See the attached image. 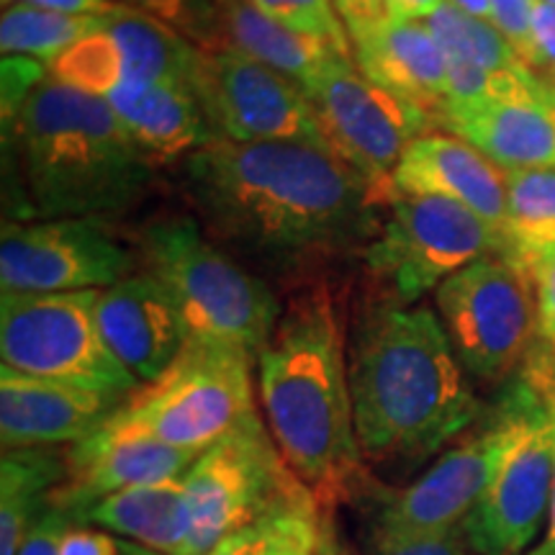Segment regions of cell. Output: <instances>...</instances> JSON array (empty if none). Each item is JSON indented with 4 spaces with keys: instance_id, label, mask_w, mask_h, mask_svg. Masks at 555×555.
<instances>
[{
    "instance_id": "277c9868",
    "label": "cell",
    "mask_w": 555,
    "mask_h": 555,
    "mask_svg": "<svg viewBox=\"0 0 555 555\" xmlns=\"http://www.w3.org/2000/svg\"><path fill=\"white\" fill-rule=\"evenodd\" d=\"M258 393L283 461L330 515L358 489L363 455L339 307L324 281L301 286L283 307L258 356Z\"/></svg>"
},
{
    "instance_id": "7dc6e473",
    "label": "cell",
    "mask_w": 555,
    "mask_h": 555,
    "mask_svg": "<svg viewBox=\"0 0 555 555\" xmlns=\"http://www.w3.org/2000/svg\"><path fill=\"white\" fill-rule=\"evenodd\" d=\"M322 555H337V547H335V543H332V538H327V540H324Z\"/></svg>"
},
{
    "instance_id": "d6a6232c",
    "label": "cell",
    "mask_w": 555,
    "mask_h": 555,
    "mask_svg": "<svg viewBox=\"0 0 555 555\" xmlns=\"http://www.w3.org/2000/svg\"><path fill=\"white\" fill-rule=\"evenodd\" d=\"M253 5H258L266 16L288 29L327 41L347 57L352 54L350 34H347L335 0H253Z\"/></svg>"
},
{
    "instance_id": "83f0119b",
    "label": "cell",
    "mask_w": 555,
    "mask_h": 555,
    "mask_svg": "<svg viewBox=\"0 0 555 555\" xmlns=\"http://www.w3.org/2000/svg\"><path fill=\"white\" fill-rule=\"evenodd\" d=\"M506 240L512 258L527 260L555 247V170H504Z\"/></svg>"
},
{
    "instance_id": "7bdbcfd3",
    "label": "cell",
    "mask_w": 555,
    "mask_h": 555,
    "mask_svg": "<svg viewBox=\"0 0 555 555\" xmlns=\"http://www.w3.org/2000/svg\"><path fill=\"white\" fill-rule=\"evenodd\" d=\"M446 0H388V13L404 21H427Z\"/></svg>"
},
{
    "instance_id": "681fc988",
    "label": "cell",
    "mask_w": 555,
    "mask_h": 555,
    "mask_svg": "<svg viewBox=\"0 0 555 555\" xmlns=\"http://www.w3.org/2000/svg\"><path fill=\"white\" fill-rule=\"evenodd\" d=\"M551 86H553V82H551ZM553 88H555V86H553Z\"/></svg>"
},
{
    "instance_id": "30bf717a",
    "label": "cell",
    "mask_w": 555,
    "mask_h": 555,
    "mask_svg": "<svg viewBox=\"0 0 555 555\" xmlns=\"http://www.w3.org/2000/svg\"><path fill=\"white\" fill-rule=\"evenodd\" d=\"M525 399L527 378L519 371L466 435L457 437L416 481L378 506L371 538L435 535L466 522L515 440Z\"/></svg>"
},
{
    "instance_id": "b9f144b4",
    "label": "cell",
    "mask_w": 555,
    "mask_h": 555,
    "mask_svg": "<svg viewBox=\"0 0 555 555\" xmlns=\"http://www.w3.org/2000/svg\"><path fill=\"white\" fill-rule=\"evenodd\" d=\"M26 3L37 9L67 13V16H108L119 9V0H3V5Z\"/></svg>"
},
{
    "instance_id": "f1b7e54d",
    "label": "cell",
    "mask_w": 555,
    "mask_h": 555,
    "mask_svg": "<svg viewBox=\"0 0 555 555\" xmlns=\"http://www.w3.org/2000/svg\"><path fill=\"white\" fill-rule=\"evenodd\" d=\"M103 16H67L37 5H3L0 16V50L3 57H26L50 65L75 41L99 31Z\"/></svg>"
},
{
    "instance_id": "d590c367",
    "label": "cell",
    "mask_w": 555,
    "mask_h": 555,
    "mask_svg": "<svg viewBox=\"0 0 555 555\" xmlns=\"http://www.w3.org/2000/svg\"><path fill=\"white\" fill-rule=\"evenodd\" d=\"M494 24L515 44L535 73H540L535 39H532V0H489Z\"/></svg>"
},
{
    "instance_id": "603a6c76",
    "label": "cell",
    "mask_w": 555,
    "mask_h": 555,
    "mask_svg": "<svg viewBox=\"0 0 555 555\" xmlns=\"http://www.w3.org/2000/svg\"><path fill=\"white\" fill-rule=\"evenodd\" d=\"M82 525H95L159 555H189L191 515L183 478L124 489L95 504Z\"/></svg>"
},
{
    "instance_id": "e0dca14e",
    "label": "cell",
    "mask_w": 555,
    "mask_h": 555,
    "mask_svg": "<svg viewBox=\"0 0 555 555\" xmlns=\"http://www.w3.org/2000/svg\"><path fill=\"white\" fill-rule=\"evenodd\" d=\"M121 397L0 367V442L3 450L75 446L101 429Z\"/></svg>"
},
{
    "instance_id": "5b68a950",
    "label": "cell",
    "mask_w": 555,
    "mask_h": 555,
    "mask_svg": "<svg viewBox=\"0 0 555 555\" xmlns=\"http://www.w3.org/2000/svg\"><path fill=\"white\" fill-rule=\"evenodd\" d=\"M144 270L163 281L189 339L240 347L258 360L283 314L273 286L234 260L193 217H163L139 232Z\"/></svg>"
},
{
    "instance_id": "1f68e13d",
    "label": "cell",
    "mask_w": 555,
    "mask_h": 555,
    "mask_svg": "<svg viewBox=\"0 0 555 555\" xmlns=\"http://www.w3.org/2000/svg\"><path fill=\"white\" fill-rule=\"evenodd\" d=\"M127 5L170 26L198 50L227 47L224 21L217 0H127Z\"/></svg>"
},
{
    "instance_id": "3957f363",
    "label": "cell",
    "mask_w": 555,
    "mask_h": 555,
    "mask_svg": "<svg viewBox=\"0 0 555 555\" xmlns=\"http://www.w3.org/2000/svg\"><path fill=\"white\" fill-rule=\"evenodd\" d=\"M3 137L13 221L121 217L155 180L111 103L50 75L3 121Z\"/></svg>"
},
{
    "instance_id": "ac0fdd59",
    "label": "cell",
    "mask_w": 555,
    "mask_h": 555,
    "mask_svg": "<svg viewBox=\"0 0 555 555\" xmlns=\"http://www.w3.org/2000/svg\"><path fill=\"white\" fill-rule=\"evenodd\" d=\"M103 339L139 384L163 376L189 343V327L163 281L142 270L99 291Z\"/></svg>"
},
{
    "instance_id": "5bb4252c",
    "label": "cell",
    "mask_w": 555,
    "mask_h": 555,
    "mask_svg": "<svg viewBox=\"0 0 555 555\" xmlns=\"http://www.w3.org/2000/svg\"><path fill=\"white\" fill-rule=\"evenodd\" d=\"M189 88L221 139L332 147L304 88L234 47L198 50Z\"/></svg>"
},
{
    "instance_id": "7c38bea8",
    "label": "cell",
    "mask_w": 555,
    "mask_h": 555,
    "mask_svg": "<svg viewBox=\"0 0 555 555\" xmlns=\"http://www.w3.org/2000/svg\"><path fill=\"white\" fill-rule=\"evenodd\" d=\"M527 378L519 429L489 489L463 522L470 555H530L543 538L555 483V422Z\"/></svg>"
},
{
    "instance_id": "ffe728a7",
    "label": "cell",
    "mask_w": 555,
    "mask_h": 555,
    "mask_svg": "<svg viewBox=\"0 0 555 555\" xmlns=\"http://www.w3.org/2000/svg\"><path fill=\"white\" fill-rule=\"evenodd\" d=\"M437 196L470 208L506 234L504 170L448 131L414 139L388 176V196Z\"/></svg>"
},
{
    "instance_id": "9a60e30c",
    "label": "cell",
    "mask_w": 555,
    "mask_h": 555,
    "mask_svg": "<svg viewBox=\"0 0 555 555\" xmlns=\"http://www.w3.org/2000/svg\"><path fill=\"white\" fill-rule=\"evenodd\" d=\"M131 268L134 255L93 219L5 221L0 234L3 294L101 291Z\"/></svg>"
},
{
    "instance_id": "f546056e",
    "label": "cell",
    "mask_w": 555,
    "mask_h": 555,
    "mask_svg": "<svg viewBox=\"0 0 555 555\" xmlns=\"http://www.w3.org/2000/svg\"><path fill=\"white\" fill-rule=\"evenodd\" d=\"M327 535L330 527L324 525V509L317 499H309L242 527L206 555H283L294 547L322 543Z\"/></svg>"
},
{
    "instance_id": "f6af8a7d",
    "label": "cell",
    "mask_w": 555,
    "mask_h": 555,
    "mask_svg": "<svg viewBox=\"0 0 555 555\" xmlns=\"http://www.w3.org/2000/svg\"><path fill=\"white\" fill-rule=\"evenodd\" d=\"M121 555H159V553L150 551V547L137 545V543H129V540H121Z\"/></svg>"
},
{
    "instance_id": "8fae6325",
    "label": "cell",
    "mask_w": 555,
    "mask_h": 555,
    "mask_svg": "<svg viewBox=\"0 0 555 555\" xmlns=\"http://www.w3.org/2000/svg\"><path fill=\"white\" fill-rule=\"evenodd\" d=\"M435 307L457 360L481 384L515 378L540 339L530 273L502 255L450 275L435 291Z\"/></svg>"
},
{
    "instance_id": "484cf974",
    "label": "cell",
    "mask_w": 555,
    "mask_h": 555,
    "mask_svg": "<svg viewBox=\"0 0 555 555\" xmlns=\"http://www.w3.org/2000/svg\"><path fill=\"white\" fill-rule=\"evenodd\" d=\"M103 29L119 44L124 60V82L142 86H189L196 67L198 47L180 37L170 26L159 24L147 13L119 3V9L103 16Z\"/></svg>"
},
{
    "instance_id": "e575fe53",
    "label": "cell",
    "mask_w": 555,
    "mask_h": 555,
    "mask_svg": "<svg viewBox=\"0 0 555 555\" xmlns=\"http://www.w3.org/2000/svg\"><path fill=\"white\" fill-rule=\"evenodd\" d=\"M373 555H470L466 532L461 527L435 532V535L371 538Z\"/></svg>"
},
{
    "instance_id": "74e56055",
    "label": "cell",
    "mask_w": 555,
    "mask_h": 555,
    "mask_svg": "<svg viewBox=\"0 0 555 555\" xmlns=\"http://www.w3.org/2000/svg\"><path fill=\"white\" fill-rule=\"evenodd\" d=\"M60 555H121V540L101 527L69 525L62 535Z\"/></svg>"
},
{
    "instance_id": "cb8c5ba5",
    "label": "cell",
    "mask_w": 555,
    "mask_h": 555,
    "mask_svg": "<svg viewBox=\"0 0 555 555\" xmlns=\"http://www.w3.org/2000/svg\"><path fill=\"white\" fill-rule=\"evenodd\" d=\"M224 21L227 44L262 62L275 73L286 75L296 86L307 88L309 80L335 57V47L266 16L253 0H217ZM347 57V54H345Z\"/></svg>"
},
{
    "instance_id": "44dd1931",
    "label": "cell",
    "mask_w": 555,
    "mask_h": 555,
    "mask_svg": "<svg viewBox=\"0 0 555 555\" xmlns=\"http://www.w3.org/2000/svg\"><path fill=\"white\" fill-rule=\"evenodd\" d=\"M350 41L367 80L440 119L448 101V60L425 21L388 16Z\"/></svg>"
},
{
    "instance_id": "4dcf8cb0",
    "label": "cell",
    "mask_w": 555,
    "mask_h": 555,
    "mask_svg": "<svg viewBox=\"0 0 555 555\" xmlns=\"http://www.w3.org/2000/svg\"><path fill=\"white\" fill-rule=\"evenodd\" d=\"M52 80L69 86L82 93L108 99L124 82V60L114 37L103 29L75 41L69 50L47 65Z\"/></svg>"
},
{
    "instance_id": "4316f807",
    "label": "cell",
    "mask_w": 555,
    "mask_h": 555,
    "mask_svg": "<svg viewBox=\"0 0 555 555\" xmlns=\"http://www.w3.org/2000/svg\"><path fill=\"white\" fill-rule=\"evenodd\" d=\"M425 24L433 31L437 44L442 47L448 62H466V65L499 75V78L535 73L522 54L515 50V44L499 31L494 21L470 16L450 0H446Z\"/></svg>"
},
{
    "instance_id": "9c48e42d",
    "label": "cell",
    "mask_w": 555,
    "mask_h": 555,
    "mask_svg": "<svg viewBox=\"0 0 555 555\" xmlns=\"http://www.w3.org/2000/svg\"><path fill=\"white\" fill-rule=\"evenodd\" d=\"M99 291L3 294L0 358L26 376L62 380L127 399L139 380L103 339Z\"/></svg>"
},
{
    "instance_id": "7402d4cb",
    "label": "cell",
    "mask_w": 555,
    "mask_h": 555,
    "mask_svg": "<svg viewBox=\"0 0 555 555\" xmlns=\"http://www.w3.org/2000/svg\"><path fill=\"white\" fill-rule=\"evenodd\" d=\"M106 101L150 157H191L219 139L189 86L121 82Z\"/></svg>"
},
{
    "instance_id": "d6986e66",
    "label": "cell",
    "mask_w": 555,
    "mask_h": 555,
    "mask_svg": "<svg viewBox=\"0 0 555 555\" xmlns=\"http://www.w3.org/2000/svg\"><path fill=\"white\" fill-rule=\"evenodd\" d=\"M437 127L502 170H555V88L545 78L478 106L442 111Z\"/></svg>"
},
{
    "instance_id": "f35d334b",
    "label": "cell",
    "mask_w": 555,
    "mask_h": 555,
    "mask_svg": "<svg viewBox=\"0 0 555 555\" xmlns=\"http://www.w3.org/2000/svg\"><path fill=\"white\" fill-rule=\"evenodd\" d=\"M532 39H535L540 75L555 86V5L532 0Z\"/></svg>"
},
{
    "instance_id": "2e32d148",
    "label": "cell",
    "mask_w": 555,
    "mask_h": 555,
    "mask_svg": "<svg viewBox=\"0 0 555 555\" xmlns=\"http://www.w3.org/2000/svg\"><path fill=\"white\" fill-rule=\"evenodd\" d=\"M201 453L159 446L142 437H116L95 429L86 440L67 448V476L52 491L50 506L82 525L103 499L142 483L183 478Z\"/></svg>"
},
{
    "instance_id": "bcb514c9",
    "label": "cell",
    "mask_w": 555,
    "mask_h": 555,
    "mask_svg": "<svg viewBox=\"0 0 555 555\" xmlns=\"http://www.w3.org/2000/svg\"><path fill=\"white\" fill-rule=\"evenodd\" d=\"M330 538V535H327ZM324 538V540H327ZM324 540L322 543H314V545H301V547H294V551L283 553V555H322V547H324Z\"/></svg>"
},
{
    "instance_id": "7a4b0ae2",
    "label": "cell",
    "mask_w": 555,
    "mask_h": 555,
    "mask_svg": "<svg viewBox=\"0 0 555 555\" xmlns=\"http://www.w3.org/2000/svg\"><path fill=\"white\" fill-rule=\"evenodd\" d=\"M360 455L371 463H420L466 435L483 404L440 317L427 307L376 298L347 345Z\"/></svg>"
},
{
    "instance_id": "52a82bcc",
    "label": "cell",
    "mask_w": 555,
    "mask_h": 555,
    "mask_svg": "<svg viewBox=\"0 0 555 555\" xmlns=\"http://www.w3.org/2000/svg\"><path fill=\"white\" fill-rule=\"evenodd\" d=\"M491 255L515 262L506 234L476 211L448 198L393 193L363 260L380 286V298L412 307L457 270Z\"/></svg>"
},
{
    "instance_id": "836d02e7",
    "label": "cell",
    "mask_w": 555,
    "mask_h": 555,
    "mask_svg": "<svg viewBox=\"0 0 555 555\" xmlns=\"http://www.w3.org/2000/svg\"><path fill=\"white\" fill-rule=\"evenodd\" d=\"M522 371L530 376L532 384L538 386V391L543 393L547 409H551L553 422H555V347L538 339L535 347L527 356ZM530 555H555V483H553V504H551V517H547L545 532L540 538V543L532 547Z\"/></svg>"
},
{
    "instance_id": "ba28073f",
    "label": "cell",
    "mask_w": 555,
    "mask_h": 555,
    "mask_svg": "<svg viewBox=\"0 0 555 555\" xmlns=\"http://www.w3.org/2000/svg\"><path fill=\"white\" fill-rule=\"evenodd\" d=\"M183 489L191 515L189 555H206L270 512L317 499L283 461L260 414L204 450L183 476Z\"/></svg>"
},
{
    "instance_id": "6da1fadb",
    "label": "cell",
    "mask_w": 555,
    "mask_h": 555,
    "mask_svg": "<svg viewBox=\"0 0 555 555\" xmlns=\"http://www.w3.org/2000/svg\"><path fill=\"white\" fill-rule=\"evenodd\" d=\"M183 185L208 237L268 283L322 281L384 224V191L322 144L219 137L185 157Z\"/></svg>"
},
{
    "instance_id": "60d3db41",
    "label": "cell",
    "mask_w": 555,
    "mask_h": 555,
    "mask_svg": "<svg viewBox=\"0 0 555 555\" xmlns=\"http://www.w3.org/2000/svg\"><path fill=\"white\" fill-rule=\"evenodd\" d=\"M339 16H343L347 34L358 37L373 26L384 24V21L391 16L388 13V0H335Z\"/></svg>"
},
{
    "instance_id": "4fadbf2b",
    "label": "cell",
    "mask_w": 555,
    "mask_h": 555,
    "mask_svg": "<svg viewBox=\"0 0 555 555\" xmlns=\"http://www.w3.org/2000/svg\"><path fill=\"white\" fill-rule=\"evenodd\" d=\"M332 150L371 180L388 201V176L414 139L437 121L427 111L367 80L352 57L335 54L304 88Z\"/></svg>"
},
{
    "instance_id": "ee69618b",
    "label": "cell",
    "mask_w": 555,
    "mask_h": 555,
    "mask_svg": "<svg viewBox=\"0 0 555 555\" xmlns=\"http://www.w3.org/2000/svg\"><path fill=\"white\" fill-rule=\"evenodd\" d=\"M450 3H455L457 9L470 13V16H478V18H486V21H494V13H491V3H489V0H450Z\"/></svg>"
},
{
    "instance_id": "ab89813d",
    "label": "cell",
    "mask_w": 555,
    "mask_h": 555,
    "mask_svg": "<svg viewBox=\"0 0 555 555\" xmlns=\"http://www.w3.org/2000/svg\"><path fill=\"white\" fill-rule=\"evenodd\" d=\"M69 525H75L73 519L50 506V512L39 519L29 538L24 540L18 555H60L62 535H65Z\"/></svg>"
},
{
    "instance_id": "8992f818",
    "label": "cell",
    "mask_w": 555,
    "mask_h": 555,
    "mask_svg": "<svg viewBox=\"0 0 555 555\" xmlns=\"http://www.w3.org/2000/svg\"><path fill=\"white\" fill-rule=\"evenodd\" d=\"M249 352L189 339L163 376L129 393L103 425L108 435L204 453L258 414Z\"/></svg>"
},
{
    "instance_id": "d4e9b609",
    "label": "cell",
    "mask_w": 555,
    "mask_h": 555,
    "mask_svg": "<svg viewBox=\"0 0 555 555\" xmlns=\"http://www.w3.org/2000/svg\"><path fill=\"white\" fill-rule=\"evenodd\" d=\"M67 457L54 448L3 450L0 461V555H18L50 512L52 491L65 481Z\"/></svg>"
},
{
    "instance_id": "8d00e7d4",
    "label": "cell",
    "mask_w": 555,
    "mask_h": 555,
    "mask_svg": "<svg viewBox=\"0 0 555 555\" xmlns=\"http://www.w3.org/2000/svg\"><path fill=\"white\" fill-rule=\"evenodd\" d=\"M538 307V337L555 347V247L527 260Z\"/></svg>"
},
{
    "instance_id": "c3c4849f",
    "label": "cell",
    "mask_w": 555,
    "mask_h": 555,
    "mask_svg": "<svg viewBox=\"0 0 555 555\" xmlns=\"http://www.w3.org/2000/svg\"><path fill=\"white\" fill-rule=\"evenodd\" d=\"M543 3H551V5H555V0H543Z\"/></svg>"
}]
</instances>
